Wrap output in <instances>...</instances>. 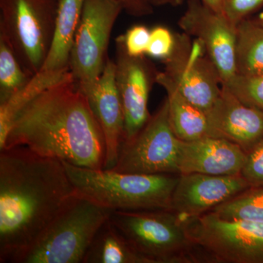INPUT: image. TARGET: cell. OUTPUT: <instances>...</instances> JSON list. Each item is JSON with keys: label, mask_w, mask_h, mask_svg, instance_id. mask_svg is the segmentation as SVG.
<instances>
[{"label": "cell", "mask_w": 263, "mask_h": 263, "mask_svg": "<svg viewBox=\"0 0 263 263\" xmlns=\"http://www.w3.org/2000/svg\"><path fill=\"white\" fill-rule=\"evenodd\" d=\"M163 72L190 103L207 113L222 88L220 76L196 38L176 34L174 51L164 60Z\"/></svg>", "instance_id": "obj_10"}, {"label": "cell", "mask_w": 263, "mask_h": 263, "mask_svg": "<svg viewBox=\"0 0 263 263\" xmlns=\"http://www.w3.org/2000/svg\"><path fill=\"white\" fill-rule=\"evenodd\" d=\"M128 14L136 17L152 14L154 7L147 0H115Z\"/></svg>", "instance_id": "obj_29"}, {"label": "cell", "mask_w": 263, "mask_h": 263, "mask_svg": "<svg viewBox=\"0 0 263 263\" xmlns=\"http://www.w3.org/2000/svg\"><path fill=\"white\" fill-rule=\"evenodd\" d=\"M178 24L183 33L203 45L222 85L235 75L236 27L226 15L211 9L201 0H187V6Z\"/></svg>", "instance_id": "obj_12"}, {"label": "cell", "mask_w": 263, "mask_h": 263, "mask_svg": "<svg viewBox=\"0 0 263 263\" xmlns=\"http://www.w3.org/2000/svg\"><path fill=\"white\" fill-rule=\"evenodd\" d=\"M206 114L208 136L232 142L247 154L263 140V111L241 103L224 85Z\"/></svg>", "instance_id": "obj_14"}, {"label": "cell", "mask_w": 263, "mask_h": 263, "mask_svg": "<svg viewBox=\"0 0 263 263\" xmlns=\"http://www.w3.org/2000/svg\"><path fill=\"white\" fill-rule=\"evenodd\" d=\"M109 219L133 248L151 263L200 260L184 220L171 210L115 211Z\"/></svg>", "instance_id": "obj_5"}, {"label": "cell", "mask_w": 263, "mask_h": 263, "mask_svg": "<svg viewBox=\"0 0 263 263\" xmlns=\"http://www.w3.org/2000/svg\"><path fill=\"white\" fill-rule=\"evenodd\" d=\"M201 1L211 9L221 14H224V11H223L224 0H201Z\"/></svg>", "instance_id": "obj_30"}, {"label": "cell", "mask_w": 263, "mask_h": 263, "mask_svg": "<svg viewBox=\"0 0 263 263\" xmlns=\"http://www.w3.org/2000/svg\"><path fill=\"white\" fill-rule=\"evenodd\" d=\"M122 11L115 0H85L70 62L71 74L81 92L103 73L112 29Z\"/></svg>", "instance_id": "obj_8"}, {"label": "cell", "mask_w": 263, "mask_h": 263, "mask_svg": "<svg viewBox=\"0 0 263 263\" xmlns=\"http://www.w3.org/2000/svg\"><path fill=\"white\" fill-rule=\"evenodd\" d=\"M176 45V34L163 26L151 29L146 56L164 61L171 56Z\"/></svg>", "instance_id": "obj_25"}, {"label": "cell", "mask_w": 263, "mask_h": 263, "mask_svg": "<svg viewBox=\"0 0 263 263\" xmlns=\"http://www.w3.org/2000/svg\"><path fill=\"white\" fill-rule=\"evenodd\" d=\"M182 219L205 260L263 263V221L221 219L211 212Z\"/></svg>", "instance_id": "obj_7"}, {"label": "cell", "mask_w": 263, "mask_h": 263, "mask_svg": "<svg viewBox=\"0 0 263 263\" xmlns=\"http://www.w3.org/2000/svg\"><path fill=\"white\" fill-rule=\"evenodd\" d=\"M157 84L167 94L170 123L177 138L181 141H193L208 136L206 113L185 98L164 72H159Z\"/></svg>", "instance_id": "obj_18"}, {"label": "cell", "mask_w": 263, "mask_h": 263, "mask_svg": "<svg viewBox=\"0 0 263 263\" xmlns=\"http://www.w3.org/2000/svg\"><path fill=\"white\" fill-rule=\"evenodd\" d=\"M211 212L221 219L263 221V187L249 188Z\"/></svg>", "instance_id": "obj_22"}, {"label": "cell", "mask_w": 263, "mask_h": 263, "mask_svg": "<svg viewBox=\"0 0 263 263\" xmlns=\"http://www.w3.org/2000/svg\"><path fill=\"white\" fill-rule=\"evenodd\" d=\"M62 162L76 193L110 212L171 210L179 174H125Z\"/></svg>", "instance_id": "obj_3"}, {"label": "cell", "mask_w": 263, "mask_h": 263, "mask_svg": "<svg viewBox=\"0 0 263 263\" xmlns=\"http://www.w3.org/2000/svg\"><path fill=\"white\" fill-rule=\"evenodd\" d=\"M180 143L170 123L165 98L141 130L122 142L117 164L110 170L125 174H179Z\"/></svg>", "instance_id": "obj_9"}, {"label": "cell", "mask_w": 263, "mask_h": 263, "mask_svg": "<svg viewBox=\"0 0 263 263\" xmlns=\"http://www.w3.org/2000/svg\"><path fill=\"white\" fill-rule=\"evenodd\" d=\"M235 67L238 75L263 74V27L254 19H245L236 26Z\"/></svg>", "instance_id": "obj_21"}, {"label": "cell", "mask_w": 263, "mask_h": 263, "mask_svg": "<svg viewBox=\"0 0 263 263\" xmlns=\"http://www.w3.org/2000/svg\"><path fill=\"white\" fill-rule=\"evenodd\" d=\"M151 29L146 26L136 24L128 29L124 34L118 36L124 50L131 57L146 56Z\"/></svg>", "instance_id": "obj_26"}, {"label": "cell", "mask_w": 263, "mask_h": 263, "mask_svg": "<svg viewBox=\"0 0 263 263\" xmlns=\"http://www.w3.org/2000/svg\"><path fill=\"white\" fill-rule=\"evenodd\" d=\"M223 85L241 103L263 111V74L257 76L235 74Z\"/></svg>", "instance_id": "obj_24"}, {"label": "cell", "mask_w": 263, "mask_h": 263, "mask_svg": "<svg viewBox=\"0 0 263 263\" xmlns=\"http://www.w3.org/2000/svg\"><path fill=\"white\" fill-rule=\"evenodd\" d=\"M14 146L84 168L104 169L106 159L103 131L72 74L18 112L3 149Z\"/></svg>", "instance_id": "obj_2"}, {"label": "cell", "mask_w": 263, "mask_h": 263, "mask_svg": "<svg viewBox=\"0 0 263 263\" xmlns=\"http://www.w3.org/2000/svg\"><path fill=\"white\" fill-rule=\"evenodd\" d=\"M71 74L68 72L40 70L28 84L17 91L5 103L0 104V150L5 147L13 120L18 112L33 99L53 85L63 81Z\"/></svg>", "instance_id": "obj_20"}, {"label": "cell", "mask_w": 263, "mask_h": 263, "mask_svg": "<svg viewBox=\"0 0 263 263\" xmlns=\"http://www.w3.org/2000/svg\"><path fill=\"white\" fill-rule=\"evenodd\" d=\"M32 77L24 70L8 43L0 37V104L22 89Z\"/></svg>", "instance_id": "obj_23"}, {"label": "cell", "mask_w": 263, "mask_h": 263, "mask_svg": "<svg viewBox=\"0 0 263 263\" xmlns=\"http://www.w3.org/2000/svg\"><path fill=\"white\" fill-rule=\"evenodd\" d=\"M153 7L164 6V5H170V6H179L183 4L184 0H147Z\"/></svg>", "instance_id": "obj_31"}, {"label": "cell", "mask_w": 263, "mask_h": 263, "mask_svg": "<svg viewBox=\"0 0 263 263\" xmlns=\"http://www.w3.org/2000/svg\"><path fill=\"white\" fill-rule=\"evenodd\" d=\"M110 212L76 193L15 263H83Z\"/></svg>", "instance_id": "obj_4"}, {"label": "cell", "mask_w": 263, "mask_h": 263, "mask_svg": "<svg viewBox=\"0 0 263 263\" xmlns=\"http://www.w3.org/2000/svg\"><path fill=\"white\" fill-rule=\"evenodd\" d=\"M247 154L226 139L205 136L193 141H181L179 155V174L213 176L240 174Z\"/></svg>", "instance_id": "obj_16"}, {"label": "cell", "mask_w": 263, "mask_h": 263, "mask_svg": "<svg viewBox=\"0 0 263 263\" xmlns=\"http://www.w3.org/2000/svg\"><path fill=\"white\" fill-rule=\"evenodd\" d=\"M240 175L250 187H263V140L247 153Z\"/></svg>", "instance_id": "obj_27"}, {"label": "cell", "mask_w": 263, "mask_h": 263, "mask_svg": "<svg viewBox=\"0 0 263 263\" xmlns=\"http://www.w3.org/2000/svg\"><path fill=\"white\" fill-rule=\"evenodd\" d=\"M75 194L62 161L0 150V262L15 263Z\"/></svg>", "instance_id": "obj_1"}, {"label": "cell", "mask_w": 263, "mask_h": 263, "mask_svg": "<svg viewBox=\"0 0 263 263\" xmlns=\"http://www.w3.org/2000/svg\"><path fill=\"white\" fill-rule=\"evenodd\" d=\"M116 83L124 116V141L131 139L151 117L148 102L159 71L147 56L131 57L116 39Z\"/></svg>", "instance_id": "obj_11"}, {"label": "cell", "mask_w": 263, "mask_h": 263, "mask_svg": "<svg viewBox=\"0 0 263 263\" xmlns=\"http://www.w3.org/2000/svg\"><path fill=\"white\" fill-rule=\"evenodd\" d=\"M263 8V0H224L223 11L235 27Z\"/></svg>", "instance_id": "obj_28"}, {"label": "cell", "mask_w": 263, "mask_h": 263, "mask_svg": "<svg viewBox=\"0 0 263 263\" xmlns=\"http://www.w3.org/2000/svg\"><path fill=\"white\" fill-rule=\"evenodd\" d=\"M59 4L60 0H0V37L30 76L41 70L47 56Z\"/></svg>", "instance_id": "obj_6"}, {"label": "cell", "mask_w": 263, "mask_h": 263, "mask_svg": "<svg viewBox=\"0 0 263 263\" xmlns=\"http://www.w3.org/2000/svg\"><path fill=\"white\" fill-rule=\"evenodd\" d=\"M83 263H151L136 252L109 218L91 242Z\"/></svg>", "instance_id": "obj_19"}, {"label": "cell", "mask_w": 263, "mask_h": 263, "mask_svg": "<svg viewBox=\"0 0 263 263\" xmlns=\"http://www.w3.org/2000/svg\"><path fill=\"white\" fill-rule=\"evenodd\" d=\"M249 188L250 186L240 175L179 174L172 195L171 211L181 218L202 215Z\"/></svg>", "instance_id": "obj_13"}, {"label": "cell", "mask_w": 263, "mask_h": 263, "mask_svg": "<svg viewBox=\"0 0 263 263\" xmlns=\"http://www.w3.org/2000/svg\"><path fill=\"white\" fill-rule=\"evenodd\" d=\"M254 19L257 22V23L260 24V25L263 27V10L258 15H257V18Z\"/></svg>", "instance_id": "obj_32"}, {"label": "cell", "mask_w": 263, "mask_h": 263, "mask_svg": "<svg viewBox=\"0 0 263 263\" xmlns=\"http://www.w3.org/2000/svg\"><path fill=\"white\" fill-rule=\"evenodd\" d=\"M85 0H60L51 46L41 70L68 72Z\"/></svg>", "instance_id": "obj_17"}, {"label": "cell", "mask_w": 263, "mask_h": 263, "mask_svg": "<svg viewBox=\"0 0 263 263\" xmlns=\"http://www.w3.org/2000/svg\"><path fill=\"white\" fill-rule=\"evenodd\" d=\"M115 70V62L108 59L98 80L82 92L103 131L106 146L105 170L112 169L117 164L124 137V110L116 83Z\"/></svg>", "instance_id": "obj_15"}]
</instances>
